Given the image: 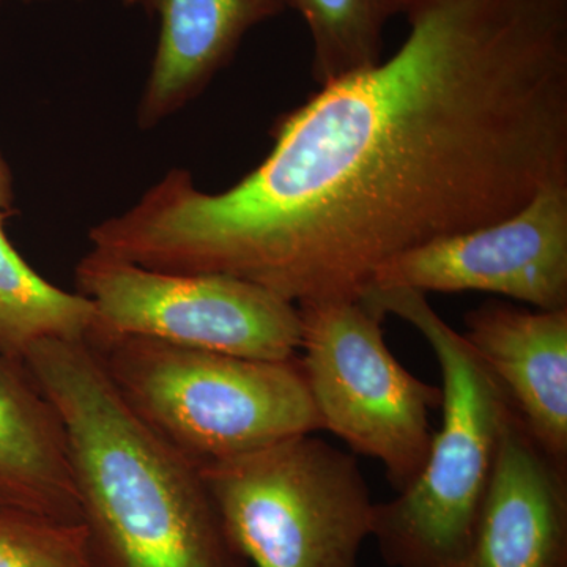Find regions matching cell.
I'll list each match as a JSON object with an SVG mask.
<instances>
[{
    "label": "cell",
    "instance_id": "obj_1",
    "mask_svg": "<svg viewBox=\"0 0 567 567\" xmlns=\"http://www.w3.org/2000/svg\"><path fill=\"white\" fill-rule=\"evenodd\" d=\"M386 61L320 85L226 192L169 171L104 226L125 262L226 275L295 306L361 297L416 246L567 181V0H405Z\"/></svg>",
    "mask_w": 567,
    "mask_h": 567
},
{
    "label": "cell",
    "instance_id": "obj_2",
    "mask_svg": "<svg viewBox=\"0 0 567 567\" xmlns=\"http://www.w3.org/2000/svg\"><path fill=\"white\" fill-rule=\"evenodd\" d=\"M22 364L65 429L100 567H251L230 543L199 466L126 405L87 342L41 341Z\"/></svg>",
    "mask_w": 567,
    "mask_h": 567
},
{
    "label": "cell",
    "instance_id": "obj_3",
    "mask_svg": "<svg viewBox=\"0 0 567 567\" xmlns=\"http://www.w3.org/2000/svg\"><path fill=\"white\" fill-rule=\"evenodd\" d=\"M361 298L415 327L443 377L442 429L415 483L390 502L375 503L371 537L391 567H462L513 402L427 295L369 286Z\"/></svg>",
    "mask_w": 567,
    "mask_h": 567
},
{
    "label": "cell",
    "instance_id": "obj_4",
    "mask_svg": "<svg viewBox=\"0 0 567 567\" xmlns=\"http://www.w3.org/2000/svg\"><path fill=\"white\" fill-rule=\"evenodd\" d=\"M126 405L204 466L323 431L300 360H252L145 338L87 342Z\"/></svg>",
    "mask_w": 567,
    "mask_h": 567
},
{
    "label": "cell",
    "instance_id": "obj_5",
    "mask_svg": "<svg viewBox=\"0 0 567 567\" xmlns=\"http://www.w3.org/2000/svg\"><path fill=\"white\" fill-rule=\"evenodd\" d=\"M199 468L251 567H360L375 503L354 454L306 434Z\"/></svg>",
    "mask_w": 567,
    "mask_h": 567
},
{
    "label": "cell",
    "instance_id": "obj_6",
    "mask_svg": "<svg viewBox=\"0 0 567 567\" xmlns=\"http://www.w3.org/2000/svg\"><path fill=\"white\" fill-rule=\"evenodd\" d=\"M298 360L322 421L354 456L375 458L395 494L415 483L431 450L432 410L442 388L395 360L383 319L363 298H324L297 306Z\"/></svg>",
    "mask_w": 567,
    "mask_h": 567
},
{
    "label": "cell",
    "instance_id": "obj_7",
    "mask_svg": "<svg viewBox=\"0 0 567 567\" xmlns=\"http://www.w3.org/2000/svg\"><path fill=\"white\" fill-rule=\"evenodd\" d=\"M76 286L96 312L85 342L145 338L267 361L300 353L297 306L244 279L164 274L91 249L76 265Z\"/></svg>",
    "mask_w": 567,
    "mask_h": 567
},
{
    "label": "cell",
    "instance_id": "obj_8",
    "mask_svg": "<svg viewBox=\"0 0 567 567\" xmlns=\"http://www.w3.org/2000/svg\"><path fill=\"white\" fill-rule=\"evenodd\" d=\"M369 286L491 292L540 311L567 309V181L548 183L499 221L391 257Z\"/></svg>",
    "mask_w": 567,
    "mask_h": 567
},
{
    "label": "cell",
    "instance_id": "obj_9",
    "mask_svg": "<svg viewBox=\"0 0 567 567\" xmlns=\"http://www.w3.org/2000/svg\"><path fill=\"white\" fill-rule=\"evenodd\" d=\"M462 567H567V466L548 456L514 405Z\"/></svg>",
    "mask_w": 567,
    "mask_h": 567
},
{
    "label": "cell",
    "instance_id": "obj_10",
    "mask_svg": "<svg viewBox=\"0 0 567 567\" xmlns=\"http://www.w3.org/2000/svg\"><path fill=\"white\" fill-rule=\"evenodd\" d=\"M462 334L548 456L567 466V309L488 303Z\"/></svg>",
    "mask_w": 567,
    "mask_h": 567
},
{
    "label": "cell",
    "instance_id": "obj_11",
    "mask_svg": "<svg viewBox=\"0 0 567 567\" xmlns=\"http://www.w3.org/2000/svg\"><path fill=\"white\" fill-rule=\"evenodd\" d=\"M159 17V39L137 107L152 130L188 106L233 61L246 33L289 7L287 0H145Z\"/></svg>",
    "mask_w": 567,
    "mask_h": 567
},
{
    "label": "cell",
    "instance_id": "obj_12",
    "mask_svg": "<svg viewBox=\"0 0 567 567\" xmlns=\"http://www.w3.org/2000/svg\"><path fill=\"white\" fill-rule=\"evenodd\" d=\"M0 507L81 522L65 429L20 361L0 353Z\"/></svg>",
    "mask_w": 567,
    "mask_h": 567
},
{
    "label": "cell",
    "instance_id": "obj_13",
    "mask_svg": "<svg viewBox=\"0 0 567 567\" xmlns=\"http://www.w3.org/2000/svg\"><path fill=\"white\" fill-rule=\"evenodd\" d=\"M0 213V353L24 360L41 341H87L95 324V306L80 292L52 286L10 244Z\"/></svg>",
    "mask_w": 567,
    "mask_h": 567
},
{
    "label": "cell",
    "instance_id": "obj_14",
    "mask_svg": "<svg viewBox=\"0 0 567 567\" xmlns=\"http://www.w3.org/2000/svg\"><path fill=\"white\" fill-rule=\"evenodd\" d=\"M311 33L312 76L319 85L382 61L390 21L405 0H287Z\"/></svg>",
    "mask_w": 567,
    "mask_h": 567
},
{
    "label": "cell",
    "instance_id": "obj_15",
    "mask_svg": "<svg viewBox=\"0 0 567 567\" xmlns=\"http://www.w3.org/2000/svg\"><path fill=\"white\" fill-rule=\"evenodd\" d=\"M0 567H100L82 522L0 507Z\"/></svg>",
    "mask_w": 567,
    "mask_h": 567
},
{
    "label": "cell",
    "instance_id": "obj_16",
    "mask_svg": "<svg viewBox=\"0 0 567 567\" xmlns=\"http://www.w3.org/2000/svg\"><path fill=\"white\" fill-rule=\"evenodd\" d=\"M14 204L13 175L0 152V213H11Z\"/></svg>",
    "mask_w": 567,
    "mask_h": 567
},
{
    "label": "cell",
    "instance_id": "obj_17",
    "mask_svg": "<svg viewBox=\"0 0 567 567\" xmlns=\"http://www.w3.org/2000/svg\"><path fill=\"white\" fill-rule=\"evenodd\" d=\"M125 6L134 7V6H144L145 0H122Z\"/></svg>",
    "mask_w": 567,
    "mask_h": 567
},
{
    "label": "cell",
    "instance_id": "obj_18",
    "mask_svg": "<svg viewBox=\"0 0 567 567\" xmlns=\"http://www.w3.org/2000/svg\"><path fill=\"white\" fill-rule=\"evenodd\" d=\"M0 2H2V0H0Z\"/></svg>",
    "mask_w": 567,
    "mask_h": 567
}]
</instances>
